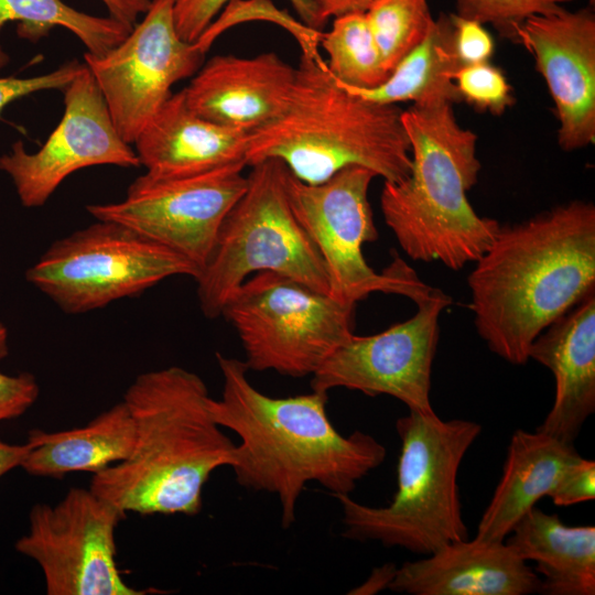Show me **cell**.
<instances>
[{"label": "cell", "instance_id": "52a82bcc", "mask_svg": "<svg viewBox=\"0 0 595 595\" xmlns=\"http://www.w3.org/2000/svg\"><path fill=\"white\" fill-rule=\"evenodd\" d=\"M250 167L247 187L225 217L195 279L201 310L209 318L220 316L230 295L251 274L262 271L329 292L324 261L291 206L289 170L274 159Z\"/></svg>", "mask_w": 595, "mask_h": 595}, {"label": "cell", "instance_id": "9a60e30c", "mask_svg": "<svg viewBox=\"0 0 595 595\" xmlns=\"http://www.w3.org/2000/svg\"><path fill=\"white\" fill-rule=\"evenodd\" d=\"M63 94V116L40 149L30 153L22 141H17L0 156V170L11 178L21 204L28 208L43 206L78 170L140 166L136 151L117 131L85 64Z\"/></svg>", "mask_w": 595, "mask_h": 595}, {"label": "cell", "instance_id": "4316f807", "mask_svg": "<svg viewBox=\"0 0 595 595\" xmlns=\"http://www.w3.org/2000/svg\"><path fill=\"white\" fill-rule=\"evenodd\" d=\"M365 13L389 73L426 36L434 21L428 0H378Z\"/></svg>", "mask_w": 595, "mask_h": 595}, {"label": "cell", "instance_id": "7a4b0ae2", "mask_svg": "<svg viewBox=\"0 0 595 595\" xmlns=\"http://www.w3.org/2000/svg\"><path fill=\"white\" fill-rule=\"evenodd\" d=\"M475 262L467 283L477 333L523 365L537 336L595 290V206L576 199L500 225Z\"/></svg>", "mask_w": 595, "mask_h": 595}, {"label": "cell", "instance_id": "ffe728a7", "mask_svg": "<svg viewBox=\"0 0 595 595\" xmlns=\"http://www.w3.org/2000/svg\"><path fill=\"white\" fill-rule=\"evenodd\" d=\"M249 134L203 118L172 94L133 144L145 174L182 176L246 163Z\"/></svg>", "mask_w": 595, "mask_h": 595}, {"label": "cell", "instance_id": "cb8c5ba5", "mask_svg": "<svg viewBox=\"0 0 595 595\" xmlns=\"http://www.w3.org/2000/svg\"><path fill=\"white\" fill-rule=\"evenodd\" d=\"M459 67L451 14L441 13L426 36L399 61L381 85L359 89L336 83L349 93L383 105L407 101L416 106L454 105L462 101L453 82V75Z\"/></svg>", "mask_w": 595, "mask_h": 595}, {"label": "cell", "instance_id": "f1b7e54d", "mask_svg": "<svg viewBox=\"0 0 595 595\" xmlns=\"http://www.w3.org/2000/svg\"><path fill=\"white\" fill-rule=\"evenodd\" d=\"M573 1L577 0H454L457 15L491 24L501 36L513 42L524 20Z\"/></svg>", "mask_w": 595, "mask_h": 595}, {"label": "cell", "instance_id": "ba28073f", "mask_svg": "<svg viewBox=\"0 0 595 595\" xmlns=\"http://www.w3.org/2000/svg\"><path fill=\"white\" fill-rule=\"evenodd\" d=\"M356 305L271 271L248 278L224 304L248 369L312 376L354 332Z\"/></svg>", "mask_w": 595, "mask_h": 595}, {"label": "cell", "instance_id": "ac0fdd59", "mask_svg": "<svg viewBox=\"0 0 595 595\" xmlns=\"http://www.w3.org/2000/svg\"><path fill=\"white\" fill-rule=\"evenodd\" d=\"M389 589L411 595H528L540 576L505 541L450 542L397 567Z\"/></svg>", "mask_w": 595, "mask_h": 595}, {"label": "cell", "instance_id": "e0dca14e", "mask_svg": "<svg viewBox=\"0 0 595 595\" xmlns=\"http://www.w3.org/2000/svg\"><path fill=\"white\" fill-rule=\"evenodd\" d=\"M294 79L295 67L274 52L219 54L202 64L183 90L197 115L250 134L283 112Z\"/></svg>", "mask_w": 595, "mask_h": 595}, {"label": "cell", "instance_id": "e575fe53", "mask_svg": "<svg viewBox=\"0 0 595 595\" xmlns=\"http://www.w3.org/2000/svg\"><path fill=\"white\" fill-rule=\"evenodd\" d=\"M39 393L40 386L32 374L10 376L0 371V422L22 415Z\"/></svg>", "mask_w": 595, "mask_h": 595}, {"label": "cell", "instance_id": "4fadbf2b", "mask_svg": "<svg viewBox=\"0 0 595 595\" xmlns=\"http://www.w3.org/2000/svg\"><path fill=\"white\" fill-rule=\"evenodd\" d=\"M205 54L177 32L172 0H152L143 19L102 55L85 53L120 137L133 144L177 82L193 76Z\"/></svg>", "mask_w": 595, "mask_h": 595}, {"label": "cell", "instance_id": "44dd1931", "mask_svg": "<svg viewBox=\"0 0 595 595\" xmlns=\"http://www.w3.org/2000/svg\"><path fill=\"white\" fill-rule=\"evenodd\" d=\"M581 456L573 444L541 431L513 432L500 480L485 509L476 539L505 541L519 520L549 496Z\"/></svg>", "mask_w": 595, "mask_h": 595}, {"label": "cell", "instance_id": "7c38bea8", "mask_svg": "<svg viewBox=\"0 0 595 595\" xmlns=\"http://www.w3.org/2000/svg\"><path fill=\"white\" fill-rule=\"evenodd\" d=\"M244 163L170 177L143 174L116 203L88 205L98 220L120 223L169 248L201 272L220 226L247 187Z\"/></svg>", "mask_w": 595, "mask_h": 595}, {"label": "cell", "instance_id": "5b68a950", "mask_svg": "<svg viewBox=\"0 0 595 595\" xmlns=\"http://www.w3.org/2000/svg\"><path fill=\"white\" fill-rule=\"evenodd\" d=\"M274 159L307 184L327 181L348 166L399 182L411 170V150L397 105L349 93L331 76L322 56L301 54L283 112L249 134L247 166Z\"/></svg>", "mask_w": 595, "mask_h": 595}, {"label": "cell", "instance_id": "d590c367", "mask_svg": "<svg viewBox=\"0 0 595 595\" xmlns=\"http://www.w3.org/2000/svg\"><path fill=\"white\" fill-rule=\"evenodd\" d=\"M316 10L318 21L323 25L331 19L353 13L366 12L378 0H307Z\"/></svg>", "mask_w": 595, "mask_h": 595}, {"label": "cell", "instance_id": "3957f363", "mask_svg": "<svg viewBox=\"0 0 595 595\" xmlns=\"http://www.w3.org/2000/svg\"><path fill=\"white\" fill-rule=\"evenodd\" d=\"M210 398L204 380L182 367L139 375L122 399L134 424L132 452L93 474L89 488L123 513L197 515L210 475L235 459Z\"/></svg>", "mask_w": 595, "mask_h": 595}, {"label": "cell", "instance_id": "9c48e42d", "mask_svg": "<svg viewBox=\"0 0 595 595\" xmlns=\"http://www.w3.org/2000/svg\"><path fill=\"white\" fill-rule=\"evenodd\" d=\"M199 270L120 223L98 220L54 241L25 278L63 312L80 314Z\"/></svg>", "mask_w": 595, "mask_h": 595}, {"label": "cell", "instance_id": "ab89813d", "mask_svg": "<svg viewBox=\"0 0 595 595\" xmlns=\"http://www.w3.org/2000/svg\"><path fill=\"white\" fill-rule=\"evenodd\" d=\"M9 354L8 346V329L3 323L0 322V359L7 357Z\"/></svg>", "mask_w": 595, "mask_h": 595}, {"label": "cell", "instance_id": "d6a6232c", "mask_svg": "<svg viewBox=\"0 0 595 595\" xmlns=\"http://www.w3.org/2000/svg\"><path fill=\"white\" fill-rule=\"evenodd\" d=\"M450 14L455 53L461 66L489 62L495 52V41L484 24L456 13Z\"/></svg>", "mask_w": 595, "mask_h": 595}, {"label": "cell", "instance_id": "2e32d148", "mask_svg": "<svg viewBox=\"0 0 595 595\" xmlns=\"http://www.w3.org/2000/svg\"><path fill=\"white\" fill-rule=\"evenodd\" d=\"M515 42L533 56L559 120L565 151L595 142V14L591 7H560L536 14L517 29Z\"/></svg>", "mask_w": 595, "mask_h": 595}, {"label": "cell", "instance_id": "277c9868", "mask_svg": "<svg viewBox=\"0 0 595 595\" xmlns=\"http://www.w3.org/2000/svg\"><path fill=\"white\" fill-rule=\"evenodd\" d=\"M402 122L411 170L402 181L383 183L385 223L412 260L459 270L485 252L500 228L467 198L480 171L477 136L457 122L450 102L412 105L402 110Z\"/></svg>", "mask_w": 595, "mask_h": 595}, {"label": "cell", "instance_id": "1f68e13d", "mask_svg": "<svg viewBox=\"0 0 595 595\" xmlns=\"http://www.w3.org/2000/svg\"><path fill=\"white\" fill-rule=\"evenodd\" d=\"M83 65L77 60H72L50 73L37 76L24 78L15 76L0 77V119L4 108L22 97L50 89L63 91L75 78Z\"/></svg>", "mask_w": 595, "mask_h": 595}, {"label": "cell", "instance_id": "30bf717a", "mask_svg": "<svg viewBox=\"0 0 595 595\" xmlns=\"http://www.w3.org/2000/svg\"><path fill=\"white\" fill-rule=\"evenodd\" d=\"M376 175L348 166L327 181L307 184L290 172L288 195L295 216L317 248L328 277V294L350 305L369 294H400L413 302L431 286L396 256L382 272L364 258L363 246L378 239L368 191Z\"/></svg>", "mask_w": 595, "mask_h": 595}, {"label": "cell", "instance_id": "8d00e7d4", "mask_svg": "<svg viewBox=\"0 0 595 595\" xmlns=\"http://www.w3.org/2000/svg\"><path fill=\"white\" fill-rule=\"evenodd\" d=\"M106 7L109 17L132 28L138 18L144 14L152 0H99Z\"/></svg>", "mask_w": 595, "mask_h": 595}, {"label": "cell", "instance_id": "4dcf8cb0", "mask_svg": "<svg viewBox=\"0 0 595 595\" xmlns=\"http://www.w3.org/2000/svg\"><path fill=\"white\" fill-rule=\"evenodd\" d=\"M230 0H172L175 25L181 37L194 43ZM306 25L322 30L315 8L307 0H288Z\"/></svg>", "mask_w": 595, "mask_h": 595}, {"label": "cell", "instance_id": "8fae6325", "mask_svg": "<svg viewBox=\"0 0 595 595\" xmlns=\"http://www.w3.org/2000/svg\"><path fill=\"white\" fill-rule=\"evenodd\" d=\"M126 513L90 488H71L48 505L35 504L15 550L32 559L47 595H143L126 583L116 560V528Z\"/></svg>", "mask_w": 595, "mask_h": 595}, {"label": "cell", "instance_id": "8992f818", "mask_svg": "<svg viewBox=\"0 0 595 595\" xmlns=\"http://www.w3.org/2000/svg\"><path fill=\"white\" fill-rule=\"evenodd\" d=\"M396 429L401 452L393 499L386 507H372L350 495H335L343 511V537L423 555L467 539L457 476L482 426L468 420L444 421L435 412L409 410L397 420Z\"/></svg>", "mask_w": 595, "mask_h": 595}, {"label": "cell", "instance_id": "83f0119b", "mask_svg": "<svg viewBox=\"0 0 595 595\" xmlns=\"http://www.w3.org/2000/svg\"><path fill=\"white\" fill-rule=\"evenodd\" d=\"M252 19L268 20L279 24L296 40L301 54L310 57L321 56L318 47L322 31L299 22L284 11L278 10L270 0H230L194 43L198 50L206 54L224 31Z\"/></svg>", "mask_w": 595, "mask_h": 595}, {"label": "cell", "instance_id": "603a6c76", "mask_svg": "<svg viewBox=\"0 0 595 595\" xmlns=\"http://www.w3.org/2000/svg\"><path fill=\"white\" fill-rule=\"evenodd\" d=\"M134 440L132 416L120 401L80 428L29 431L26 441L31 448L20 467L36 477L61 478L73 472L96 474L126 459Z\"/></svg>", "mask_w": 595, "mask_h": 595}, {"label": "cell", "instance_id": "7402d4cb", "mask_svg": "<svg viewBox=\"0 0 595 595\" xmlns=\"http://www.w3.org/2000/svg\"><path fill=\"white\" fill-rule=\"evenodd\" d=\"M526 562L533 561L540 593L595 594V527L567 526L558 515L531 508L506 538Z\"/></svg>", "mask_w": 595, "mask_h": 595}, {"label": "cell", "instance_id": "d4e9b609", "mask_svg": "<svg viewBox=\"0 0 595 595\" xmlns=\"http://www.w3.org/2000/svg\"><path fill=\"white\" fill-rule=\"evenodd\" d=\"M17 23L20 37L37 41L55 28L73 33L91 55H102L118 45L132 28L111 17H98L78 11L62 0H0V32ZM8 57L0 45V67Z\"/></svg>", "mask_w": 595, "mask_h": 595}, {"label": "cell", "instance_id": "5bb4252c", "mask_svg": "<svg viewBox=\"0 0 595 595\" xmlns=\"http://www.w3.org/2000/svg\"><path fill=\"white\" fill-rule=\"evenodd\" d=\"M414 303L416 313L386 331L342 343L311 376L314 391L328 393L336 388L366 396H390L409 410L434 412L431 375L439 342V320L451 298L432 288Z\"/></svg>", "mask_w": 595, "mask_h": 595}, {"label": "cell", "instance_id": "f546056e", "mask_svg": "<svg viewBox=\"0 0 595 595\" xmlns=\"http://www.w3.org/2000/svg\"><path fill=\"white\" fill-rule=\"evenodd\" d=\"M453 82L462 101L479 111L501 115L516 100L501 69L489 62L461 66Z\"/></svg>", "mask_w": 595, "mask_h": 595}, {"label": "cell", "instance_id": "f35d334b", "mask_svg": "<svg viewBox=\"0 0 595 595\" xmlns=\"http://www.w3.org/2000/svg\"><path fill=\"white\" fill-rule=\"evenodd\" d=\"M397 567L391 564H387L371 574L369 580L360 586L356 592L359 594H370L382 588H388Z\"/></svg>", "mask_w": 595, "mask_h": 595}, {"label": "cell", "instance_id": "836d02e7", "mask_svg": "<svg viewBox=\"0 0 595 595\" xmlns=\"http://www.w3.org/2000/svg\"><path fill=\"white\" fill-rule=\"evenodd\" d=\"M555 506H571L595 498V462L581 457L562 475L549 495Z\"/></svg>", "mask_w": 595, "mask_h": 595}, {"label": "cell", "instance_id": "484cf974", "mask_svg": "<svg viewBox=\"0 0 595 595\" xmlns=\"http://www.w3.org/2000/svg\"><path fill=\"white\" fill-rule=\"evenodd\" d=\"M320 46L327 55L325 64L328 73L342 86L375 88L390 75L382 63L365 12L334 18L331 29L321 33Z\"/></svg>", "mask_w": 595, "mask_h": 595}, {"label": "cell", "instance_id": "74e56055", "mask_svg": "<svg viewBox=\"0 0 595 595\" xmlns=\"http://www.w3.org/2000/svg\"><path fill=\"white\" fill-rule=\"evenodd\" d=\"M31 444H10L0 440V477L15 467H20L29 453Z\"/></svg>", "mask_w": 595, "mask_h": 595}, {"label": "cell", "instance_id": "d6986e66", "mask_svg": "<svg viewBox=\"0 0 595 595\" xmlns=\"http://www.w3.org/2000/svg\"><path fill=\"white\" fill-rule=\"evenodd\" d=\"M529 359L555 380L553 404L537 430L573 444L595 411V290L537 336Z\"/></svg>", "mask_w": 595, "mask_h": 595}, {"label": "cell", "instance_id": "6da1fadb", "mask_svg": "<svg viewBox=\"0 0 595 595\" xmlns=\"http://www.w3.org/2000/svg\"><path fill=\"white\" fill-rule=\"evenodd\" d=\"M216 359L223 392L220 399L210 398L208 407L216 423L240 440L230 468L240 486L277 496L282 528L295 521L307 483L333 496L349 495L385 461L387 450L372 435L355 431L344 436L334 428L327 393L270 397L249 381L245 361L220 353Z\"/></svg>", "mask_w": 595, "mask_h": 595}]
</instances>
